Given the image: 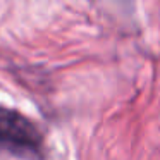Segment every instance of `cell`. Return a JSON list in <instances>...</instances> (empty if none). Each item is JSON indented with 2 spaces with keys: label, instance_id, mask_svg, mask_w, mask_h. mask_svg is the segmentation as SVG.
I'll list each match as a JSON object with an SVG mask.
<instances>
[{
  "label": "cell",
  "instance_id": "obj_1",
  "mask_svg": "<svg viewBox=\"0 0 160 160\" xmlns=\"http://www.w3.org/2000/svg\"><path fill=\"white\" fill-rule=\"evenodd\" d=\"M42 134L24 115L0 107V150L26 158L42 157Z\"/></svg>",
  "mask_w": 160,
  "mask_h": 160
}]
</instances>
